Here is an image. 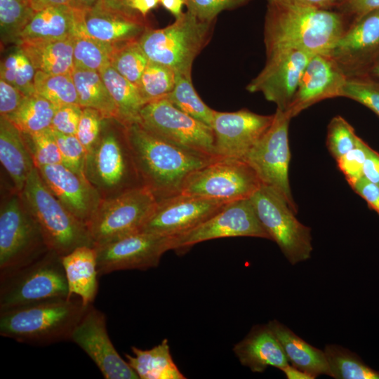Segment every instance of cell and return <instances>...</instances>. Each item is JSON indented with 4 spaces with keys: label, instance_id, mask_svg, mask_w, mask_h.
Segmentation results:
<instances>
[{
    "label": "cell",
    "instance_id": "obj_55",
    "mask_svg": "<svg viewBox=\"0 0 379 379\" xmlns=\"http://www.w3.org/2000/svg\"><path fill=\"white\" fill-rule=\"evenodd\" d=\"M131 1L132 0H102L100 3L112 11L126 15L133 18H144L132 9Z\"/></svg>",
    "mask_w": 379,
    "mask_h": 379
},
{
    "label": "cell",
    "instance_id": "obj_23",
    "mask_svg": "<svg viewBox=\"0 0 379 379\" xmlns=\"http://www.w3.org/2000/svg\"><path fill=\"white\" fill-rule=\"evenodd\" d=\"M147 27L144 18L128 16L98 3L90 8H79L76 34L119 44L139 39Z\"/></svg>",
    "mask_w": 379,
    "mask_h": 379
},
{
    "label": "cell",
    "instance_id": "obj_29",
    "mask_svg": "<svg viewBox=\"0 0 379 379\" xmlns=\"http://www.w3.org/2000/svg\"><path fill=\"white\" fill-rule=\"evenodd\" d=\"M78 10L62 5L49 6L36 11L20 33L18 41L62 39L74 35L78 23Z\"/></svg>",
    "mask_w": 379,
    "mask_h": 379
},
{
    "label": "cell",
    "instance_id": "obj_22",
    "mask_svg": "<svg viewBox=\"0 0 379 379\" xmlns=\"http://www.w3.org/2000/svg\"><path fill=\"white\" fill-rule=\"evenodd\" d=\"M36 168L53 195L86 226L102 200L96 189L62 164Z\"/></svg>",
    "mask_w": 379,
    "mask_h": 379
},
{
    "label": "cell",
    "instance_id": "obj_28",
    "mask_svg": "<svg viewBox=\"0 0 379 379\" xmlns=\"http://www.w3.org/2000/svg\"><path fill=\"white\" fill-rule=\"evenodd\" d=\"M291 364L314 378L321 375L330 376V369L324 351L300 338L286 326L274 319L267 324Z\"/></svg>",
    "mask_w": 379,
    "mask_h": 379
},
{
    "label": "cell",
    "instance_id": "obj_19",
    "mask_svg": "<svg viewBox=\"0 0 379 379\" xmlns=\"http://www.w3.org/2000/svg\"><path fill=\"white\" fill-rule=\"evenodd\" d=\"M274 114L262 115L248 109L232 112L215 110L211 127L220 158L243 159L269 128Z\"/></svg>",
    "mask_w": 379,
    "mask_h": 379
},
{
    "label": "cell",
    "instance_id": "obj_18",
    "mask_svg": "<svg viewBox=\"0 0 379 379\" xmlns=\"http://www.w3.org/2000/svg\"><path fill=\"white\" fill-rule=\"evenodd\" d=\"M226 204L180 193L158 201L140 232L174 237L199 225Z\"/></svg>",
    "mask_w": 379,
    "mask_h": 379
},
{
    "label": "cell",
    "instance_id": "obj_31",
    "mask_svg": "<svg viewBox=\"0 0 379 379\" xmlns=\"http://www.w3.org/2000/svg\"><path fill=\"white\" fill-rule=\"evenodd\" d=\"M72 77L81 107L95 109L106 119L118 121L117 105L99 72L74 69Z\"/></svg>",
    "mask_w": 379,
    "mask_h": 379
},
{
    "label": "cell",
    "instance_id": "obj_11",
    "mask_svg": "<svg viewBox=\"0 0 379 379\" xmlns=\"http://www.w3.org/2000/svg\"><path fill=\"white\" fill-rule=\"evenodd\" d=\"M261 185L255 171L244 159L219 158L192 173L181 194L229 203L249 199Z\"/></svg>",
    "mask_w": 379,
    "mask_h": 379
},
{
    "label": "cell",
    "instance_id": "obj_44",
    "mask_svg": "<svg viewBox=\"0 0 379 379\" xmlns=\"http://www.w3.org/2000/svg\"><path fill=\"white\" fill-rule=\"evenodd\" d=\"M341 97L366 106L379 117V81L366 77L347 78Z\"/></svg>",
    "mask_w": 379,
    "mask_h": 379
},
{
    "label": "cell",
    "instance_id": "obj_62",
    "mask_svg": "<svg viewBox=\"0 0 379 379\" xmlns=\"http://www.w3.org/2000/svg\"></svg>",
    "mask_w": 379,
    "mask_h": 379
},
{
    "label": "cell",
    "instance_id": "obj_51",
    "mask_svg": "<svg viewBox=\"0 0 379 379\" xmlns=\"http://www.w3.org/2000/svg\"><path fill=\"white\" fill-rule=\"evenodd\" d=\"M27 96L20 90L0 79V116L10 117Z\"/></svg>",
    "mask_w": 379,
    "mask_h": 379
},
{
    "label": "cell",
    "instance_id": "obj_36",
    "mask_svg": "<svg viewBox=\"0 0 379 379\" xmlns=\"http://www.w3.org/2000/svg\"><path fill=\"white\" fill-rule=\"evenodd\" d=\"M166 98L175 107L211 126L215 110L205 104L193 87L191 75L177 74L173 91Z\"/></svg>",
    "mask_w": 379,
    "mask_h": 379
},
{
    "label": "cell",
    "instance_id": "obj_17",
    "mask_svg": "<svg viewBox=\"0 0 379 379\" xmlns=\"http://www.w3.org/2000/svg\"><path fill=\"white\" fill-rule=\"evenodd\" d=\"M93 361L106 379H138L139 376L116 350L107 333L103 312L91 304L70 339Z\"/></svg>",
    "mask_w": 379,
    "mask_h": 379
},
{
    "label": "cell",
    "instance_id": "obj_38",
    "mask_svg": "<svg viewBox=\"0 0 379 379\" xmlns=\"http://www.w3.org/2000/svg\"><path fill=\"white\" fill-rule=\"evenodd\" d=\"M36 69L18 46L1 61L0 79L20 90L26 96L35 94Z\"/></svg>",
    "mask_w": 379,
    "mask_h": 379
},
{
    "label": "cell",
    "instance_id": "obj_30",
    "mask_svg": "<svg viewBox=\"0 0 379 379\" xmlns=\"http://www.w3.org/2000/svg\"><path fill=\"white\" fill-rule=\"evenodd\" d=\"M133 356L125 354L129 366L141 379H185L174 363L168 339L149 350L131 347Z\"/></svg>",
    "mask_w": 379,
    "mask_h": 379
},
{
    "label": "cell",
    "instance_id": "obj_40",
    "mask_svg": "<svg viewBox=\"0 0 379 379\" xmlns=\"http://www.w3.org/2000/svg\"><path fill=\"white\" fill-rule=\"evenodd\" d=\"M149 61L138 39L117 44L110 66L137 86Z\"/></svg>",
    "mask_w": 379,
    "mask_h": 379
},
{
    "label": "cell",
    "instance_id": "obj_37",
    "mask_svg": "<svg viewBox=\"0 0 379 379\" xmlns=\"http://www.w3.org/2000/svg\"><path fill=\"white\" fill-rule=\"evenodd\" d=\"M35 93L48 100L57 107L79 105V98L72 75L51 74L36 71Z\"/></svg>",
    "mask_w": 379,
    "mask_h": 379
},
{
    "label": "cell",
    "instance_id": "obj_20",
    "mask_svg": "<svg viewBox=\"0 0 379 379\" xmlns=\"http://www.w3.org/2000/svg\"><path fill=\"white\" fill-rule=\"evenodd\" d=\"M329 55L347 78L364 76L379 55V8L353 21Z\"/></svg>",
    "mask_w": 379,
    "mask_h": 379
},
{
    "label": "cell",
    "instance_id": "obj_7",
    "mask_svg": "<svg viewBox=\"0 0 379 379\" xmlns=\"http://www.w3.org/2000/svg\"><path fill=\"white\" fill-rule=\"evenodd\" d=\"M61 298H69L68 284L61 256L53 251L0 274V311Z\"/></svg>",
    "mask_w": 379,
    "mask_h": 379
},
{
    "label": "cell",
    "instance_id": "obj_43",
    "mask_svg": "<svg viewBox=\"0 0 379 379\" xmlns=\"http://www.w3.org/2000/svg\"><path fill=\"white\" fill-rule=\"evenodd\" d=\"M359 138L354 128L343 117L335 116L330 121L326 145L335 161L353 149Z\"/></svg>",
    "mask_w": 379,
    "mask_h": 379
},
{
    "label": "cell",
    "instance_id": "obj_57",
    "mask_svg": "<svg viewBox=\"0 0 379 379\" xmlns=\"http://www.w3.org/2000/svg\"><path fill=\"white\" fill-rule=\"evenodd\" d=\"M159 3V0H132L131 6L134 11L145 18Z\"/></svg>",
    "mask_w": 379,
    "mask_h": 379
},
{
    "label": "cell",
    "instance_id": "obj_1",
    "mask_svg": "<svg viewBox=\"0 0 379 379\" xmlns=\"http://www.w3.org/2000/svg\"><path fill=\"white\" fill-rule=\"evenodd\" d=\"M350 25L348 18L335 10L267 3L266 55L283 50L330 54Z\"/></svg>",
    "mask_w": 379,
    "mask_h": 379
},
{
    "label": "cell",
    "instance_id": "obj_33",
    "mask_svg": "<svg viewBox=\"0 0 379 379\" xmlns=\"http://www.w3.org/2000/svg\"><path fill=\"white\" fill-rule=\"evenodd\" d=\"M58 107L35 93L27 96L19 108L8 119L25 134H33L51 128Z\"/></svg>",
    "mask_w": 379,
    "mask_h": 379
},
{
    "label": "cell",
    "instance_id": "obj_35",
    "mask_svg": "<svg viewBox=\"0 0 379 379\" xmlns=\"http://www.w3.org/2000/svg\"><path fill=\"white\" fill-rule=\"evenodd\" d=\"M330 376L335 379H379V371L366 364L355 353L338 345L324 349Z\"/></svg>",
    "mask_w": 379,
    "mask_h": 379
},
{
    "label": "cell",
    "instance_id": "obj_14",
    "mask_svg": "<svg viewBox=\"0 0 379 379\" xmlns=\"http://www.w3.org/2000/svg\"><path fill=\"white\" fill-rule=\"evenodd\" d=\"M251 237L270 239L249 199L226 204L196 227L173 237V250L188 251L197 244L225 237Z\"/></svg>",
    "mask_w": 379,
    "mask_h": 379
},
{
    "label": "cell",
    "instance_id": "obj_61",
    "mask_svg": "<svg viewBox=\"0 0 379 379\" xmlns=\"http://www.w3.org/2000/svg\"><path fill=\"white\" fill-rule=\"evenodd\" d=\"M102 0H75L78 8L86 9L90 8Z\"/></svg>",
    "mask_w": 379,
    "mask_h": 379
},
{
    "label": "cell",
    "instance_id": "obj_50",
    "mask_svg": "<svg viewBox=\"0 0 379 379\" xmlns=\"http://www.w3.org/2000/svg\"><path fill=\"white\" fill-rule=\"evenodd\" d=\"M379 8V0H336L333 10L346 16L350 24L366 13Z\"/></svg>",
    "mask_w": 379,
    "mask_h": 379
},
{
    "label": "cell",
    "instance_id": "obj_10",
    "mask_svg": "<svg viewBox=\"0 0 379 379\" xmlns=\"http://www.w3.org/2000/svg\"><path fill=\"white\" fill-rule=\"evenodd\" d=\"M157 203L144 186L102 199L86 225L94 246L140 232Z\"/></svg>",
    "mask_w": 379,
    "mask_h": 379
},
{
    "label": "cell",
    "instance_id": "obj_12",
    "mask_svg": "<svg viewBox=\"0 0 379 379\" xmlns=\"http://www.w3.org/2000/svg\"><path fill=\"white\" fill-rule=\"evenodd\" d=\"M291 119L286 111L277 108L272 124L243 159L253 168L262 185L278 192L297 214L298 206L293 199L288 180Z\"/></svg>",
    "mask_w": 379,
    "mask_h": 379
},
{
    "label": "cell",
    "instance_id": "obj_15",
    "mask_svg": "<svg viewBox=\"0 0 379 379\" xmlns=\"http://www.w3.org/2000/svg\"><path fill=\"white\" fill-rule=\"evenodd\" d=\"M95 247L99 276L119 270H145L157 267L161 256L173 250V237L139 232Z\"/></svg>",
    "mask_w": 379,
    "mask_h": 379
},
{
    "label": "cell",
    "instance_id": "obj_39",
    "mask_svg": "<svg viewBox=\"0 0 379 379\" xmlns=\"http://www.w3.org/2000/svg\"><path fill=\"white\" fill-rule=\"evenodd\" d=\"M176 76L170 67L149 60L136 86L145 105L166 98L174 88Z\"/></svg>",
    "mask_w": 379,
    "mask_h": 379
},
{
    "label": "cell",
    "instance_id": "obj_3",
    "mask_svg": "<svg viewBox=\"0 0 379 379\" xmlns=\"http://www.w3.org/2000/svg\"><path fill=\"white\" fill-rule=\"evenodd\" d=\"M89 305L73 295L0 311V334L41 345L69 340Z\"/></svg>",
    "mask_w": 379,
    "mask_h": 379
},
{
    "label": "cell",
    "instance_id": "obj_45",
    "mask_svg": "<svg viewBox=\"0 0 379 379\" xmlns=\"http://www.w3.org/2000/svg\"><path fill=\"white\" fill-rule=\"evenodd\" d=\"M53 132L61 154L62 164L76 173L85 176L86 150L77 137L75 135L62 134L53 130Z\"/></svg>",
    "mask_w": 379,
    "mask_h": 379
},
{
    "label": "cell",
    "instance_id": "obj_42",
    "mask_svg": "<svg viewBox=\"0 0 379 379\" xmlns=\"http://www.w3.org/2000/svg\"><path fill=\"white\" fill-rule=\"evenodd\" d=\"M22 134L36 167L62 164L59 147L51 128L33 134Z\"/></svg>",
    "mask_w": 379,
    "mask_h": 379
},
{
    "label": "cell",
    "instance_id": "obj_16",
    "mask_svg": "<svg viewBox=\"0 0 379 379\" xmlns=\"http://www.w3.org/2000/svg\"><path fill=\"white\" fill-rule=\"evenodd\" d=\"M266 55L264 67L246 88L251 93H261L277 109L286 111L312 55L299 50H283Z\"/></svg>",
    "mask_w": 379,
    "mask_h": 379
},
{
    "label": "cell",
    "instance_id": "obj_32",
    "mask_svg": "<svg viewBox=\"0 0 379 379\" xmlns=\"http://www.w3.org/2000/svg\"><path fill=\"white\" fill-rule=\"evenodd\" d=\"M99 73L117 105L118 121L124 126L138 122L145 103L137 86L110 65Z\"/></svg>",
    "mask_w": 379,
    "mask_h": 379
},
{
    "label": "cell",
    "instance_id": "obj_60",
    "mask_svg": "<svg viewBox=\"0 0 379 379\" xmlns=\"http://www.w3.org/2000/svg\"><path fill=\"white\" fill-rule=\"evenodd\" d=\"M362 77H366L379 81V55L375 59Z\"/></svg>",
    "mask_w": 379,
    "mask_h": 379
},
{
    "label": "cell",
    "instance_id": "obj_5",
    "mask_svg": "<svg viewBox=\"0 0 379 379\" xmlns=\"http://www.w3.org/2000/svg\"><path fill=\"white\" fill-rule=\"evenodd\" d=\"M21 196L38 222L48 250L62 256L80 246H94L86 225L53 195L36 167L29 175Z\"/></svg>",
    "mask_w": 379,
    "mask_h": 379
},
{
    "label": "cell",
    "instance_id": "obj_53",
    "mask_svg": "<svg viewBox=\"0 0 379 379\" xmlns=\"http://www.w3.org/2000/svg\"><path fill=\"white\" fill-rule=\"evenodd\" d=\"M363 177L379 187V153L371 147L364 164Z\"/></svg>",
    "mask_w": 379,
    "mask_h": 379
},
{
    "label": "cell",
    "instance_id": "obj_59",
    "mask_svg": "<svg viewBox=\"0 0 379 379\" xmlns=\"http://www.w3.org/2000/svg\"><path fill=\"white\" fill-rule=\"evenodd\" d=\"M288 379H314L309 373L300 370L293 365L288 364L281 369Z\"/></svg>",
    "mask_w": 379,
    "mask_h": 379
},
{
    "label": "cell",
    "instance_id": "obj_9",
    "mask_svg": "<svg viewBox=\"0 0 379 379\" xmlns=\"http://www.w3.org/2000/svg\"><path fill=\"white\" fill-rule=\"evenodd\" d=\"M250 200L270 239L276 242L291 265L310 258L311 229L296 218L297 214L278 192L262 185Z\"/></svg>",
    "mask_w": 379,
    "mask_h": 379
},
{
    "label": "cell",
    "instance_id": "obj_21",
    "mask_svg": "<svg viewBox=\"0 0 379 379\" xmlns=\"http://www.w3.org/2000/svg\"><path fill=\"white\" fill-rule=\"evenodd\" d=\"M347 79L329 54L312 55L286 112L292 119L319 102L341 97Z\"/></svg>",
    "mask_w": 379,
    "mask_h": 379
},
{
    "label": "cell",
    "instance_id": "obj_8",
    "mask_svg": "<svg viewBox=\"0 0 379 379\" xmlns=\"http://www.w3.org/2000/svg\"><path fill=\"white\" fill-rule=\"evenodd\" d=\"M48 248L41 228L14 187L0 207V274L25 265Z\"/></svg>",
    "mask_w": 379,
    "mask_h": 379
},
{
    "label": "cell",
    "instance_id": "obj_46",
    "mask_svg": "<svg viewBox=\"0 0 379 379\" xmlns=\"http://www.w3.org/2000/svg\"><path fill=\"white\" fill-rule=\"evenodd\" d=\"M106 118L97 109L83 107L76 136L83 145L86 152L98 141Z\"/></svg>",
    "mask_w": 379,
    "mask_h": 379
},
{
    "label": "cell",
    "instance_id": "obj_41",
    "mask_svg": "<svg viewBox=\"0 0 379 379\" xmlns=\"http://www.w3.org/2000/svg\"><path fill=\"white\" fill-rule=\"evenodd\" d=\"M34 13L29 0H0L1 42L15 44Z\"/></svg>",
    "mask_w": 379,
    "mask_h": 379
},
{
    "label": "cell",
    "instance_id": "obj_4",
    "mask_svg": "<svg viewBox=\"0 0 379 379\" xmlns=\"http://www.w3.org/2000/svg\"><path fill=\"white\" fill-rule=\"evenodd\" d=\"M84 175L102 199L143 186L126 126L117 119H106L98 141L86 152Z\"/></svg>",
    "mask_w": 379,
    "mask_h": 379
},
{
    "label": "cell",
    "instance_id": "obj_26",
    "mask_svg": "<svg viewBox=\"0 0 379 379\" xmlns=\"http://www.w3.org/2000/svg\"><path fill=\"white\" fill-rule=\"evenodd\" d=\"M74 35L62 39H20L16 42L36 71L72 75Z\"/></svg>",
    "mask_w": 379,
    "mask_h": 379
},
{
    "label": "cell",
    "instance_id": "obj_25",
    "mask_svg": "<svg viewBox=\"0 0 379 379\" xmlns=\"http://www.w3.org/2000/svg\"><path fill=\"white\" fill-rule=\"evenodd\" d=\"M0 161L13 187L21 193L36 167L21 131L8 118L0 116Z\"/></svg>",
    "mask_w": 379,
    "mask_h": 379
},
{
    "label": "cell",
    "instance_id": "obj_56",
    "mask_svg": "<svg viewBox=\"0 0 379 379\" xmlns=\"http://www.w3.org/2000/svg\"><path fill=\"white\" fill-rule=\"evenodd\" d=\"M29 2L35 12L53 6L64 5L78 8L75 0H29Z\"/></svg>",
    "mask_w": 379,
    "mask_h": 379
},
{
    "label": "cell",
    "instance_id": "obj_2",
    "mask_svg": "<svg viewBox=\"0 0 379 379\" xmlns=\"http://www.w3.org/2000/svg\"><path fill=\"white\" fill-rule=\"evenodd\" d=\"M125 126L142 185L157 201L180 194L192 173L216 159L154 135L138 122Z\"/></svg>",
    "mask_w": 379,
    "mask_h": 379
},
{
    "label": "cell",
    "instance_id": "obj_6",
    "mask_svg": "<svg viewBox=\"0 0 379 379\" xmlns=\"http://www.w3.org/2000/svg\"><path fill=\"white\" fill-rule=\"evenodd\" d=\"M213 22L186 11L164 28L147 27L139 43L150 61L170 67L176 74L191 75L194 59L211 39Z\"/></svg>",
    "mask_w": 379,
    "mask_h": 379
},
{
    "label": "cell",
    "instance_id": "obj_49",
    "mask_svg": "<svg viewBox=\"0 0 379 379\" xmlns=\"http://www.w3.org/2000/svg\"><path fill=\"white\" fill-rule=\"evenodd\" d=\"M79 105H66L57 108L51 128L65 135H76L82 113Z\"/></svg>",
    "mask_w": 379,
    "mask_h": 379
},
{
    "label": "cell",
    "instance_id": "obj_13",
    "mask_svg": "<svg viewBox=\"0 0 379 379\" xmlns=\"http://www.w3.org/2000/svg\"><path fill=\"white\" fill-rule=\"evenodd\" d=\"M145 129L181 147L220 158L211 126L180 110L166 98L145 104L138 121Z\"/></svg>",
    "mask_w": 379,
    "mask_h": 379
},
{
    "label": "cell",
    "instance_id": "obj_34",
    "mask_svg": "<svg viewBox=\"0 0 379 379\" xmlns=\"http://www.w3.org/2000/svg\"><path fill=\"white\" fill-rule=\"evenodd\" d=\"M117 45V44L105 42L85 34H74L73 50L74 69L100 72L110 65Z\"/></svg>",
    "mask_w": 379,
    "mask_h": 379
},
{
    "label": "cell",
    "instance_id": "obj_47",
    "mask_svg": "<svg viewBox=\"0 0 379 379\" xmlns=\"http://www.w3.org/2000/svg\"><path fill=\"white\" fill-rule=\"evenodd\" d=\"M369 147L359 138L353 149L335 161L351 187L363 177V167Z\"/></svg>",
    "mask_w": 379,
    "mask_h": 379
},
{
    "label": "cell",
    "instance_id": "obj_27",
    "mask_svg": "<svg viewBox=\"0 0 379 379\" xmlns=\"http://www.w3.org/2000/svg\"><path fill=\"white\" fill-rule=\"evenodd\" d=\"M69 298L76 295L85 305L93 304L98 291L97 252L95 246H80L61 256Z\"/></svg>",
    "mask_w": 379,
    "mask_h": 379
},
{
    "label": "cell",
    "instance_id": "obj_48",
    "mask_svg": "<svg viewBox=\"0 0 379 379\" xmlns=\"http://www.w3.org/2000/svg\"><path fill=\"white\" fill-rule=\"evenodd\" d=\"M251 0H185L187 11L204 21L213 22L225 10L233 9Z\"/></svg>",
    "mask_w": 379,
    "mask_h": 379
},
{
    "label": "cell",
    "instance_id": "obj_54",
    "mask_svg": "<svg viewBox=\"0 0 379 379\" xmlns=\"http://www.w3.org/2000/svg\"><path fill=\"white\" fill-rule=\"evenodd\" d=\"M336 0H267V3L333 10Z\"/></svg>",
    "mask_w": 379,
    "mask_h": 379
},
{
    "label": "cell",
    "instance_id": "obj_58",
    "mask_svg": "<svg viewBox=\"0 0 379 379\" xmlns=\"http://www.w3.org/2000/svg\"><path fill=\"white\" fill-rule=\"evenodd\" d=\"M159 1L175 18L182 13V6L185 5V0H159Z\"/></svg>",
    "mask_w": 379,
    "mask_h": 379
},
{
    "label": "cell",
    "instance_id": "obj_24",
    "mask_svg": "<svg viewBox=\"0 0 379 379\" xmlns=\"http://www.w3.org/2000/svg\"><path fill=\"white\" fill-rule=\"evenodd\" d=\"M233 352L241 365L255 373H262L268 366L281 370L289 364L281 344L267 324L254 326L234 345Z\"/></svg>",
    "mask_w": 379,
    "mask_h": 379
},
{
    "label": "cell",
    "instance_id": "obj_52",
    "mask_svg": "<svg viewBox=\"0 0 379 379\" xmlns=\"http://www.w3.org/2000/svg\"><path fill=\"white\" fill-rule=\"evenodd\" d=\"M352 189L379 215V187L362 177Z\"/></svg>",
    "mask_w": 379,
    "mask_h": 379
}]
</instances>
